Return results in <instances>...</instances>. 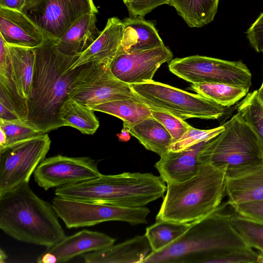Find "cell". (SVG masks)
<instances>
[{
	"mask_svg": "<svg viewBox=\"0 0 263 263\" xmlns=\"http://www.w3.org/2000/svg\"><path fill=\"white\" fill-rule=\"evenodd\" d=\"M90 109L114 116L130 126L152 116L151 109L147 105L141 100L133 99L109 101Z\"/></svg>",
	"mask_w": 263,
	"mask_h": 263,
	"instance_id": "83f0119b",
	"label": "cell"
},
{
	"mask_svg": "<svg viewBox=\"0 0 263 263\" xmlns=\"http://www.w3.org/2000/svg\"><path fill=\"white\" fill-rule=\"evenodd\" d=\"M111 62H94L82 65L71 83L68 96L88 108L115 100H141L130 85L114 76Z\"/></svg>",
	"mask_w": 263,
	"mask_h": 263,
	"instance_id": "ba28073f",
	"label": "cell"
},
{
	"mask_svg": "<svg viewBox=\"0 0 263 263\" xmlns=\"http://www.w3.org/2000/svg\"><path fill=\"white\" fill-rule=\"evenodd\" d=\"M171 0H128L125 4L130 16L144 17L159 6L170 5Z\"/></svg>",
	"mask_w": 263,
	"mask_h": 263,
	"instance_id": "8d00e7d4",
	"label": "cell"
},
{
	"mask_svg": "<svg viewBox=\"0 0 263 263\" xmlns=\"http://www.w3.org/2000/svg\"><path fill=\"white\" fill-rule=\"evenodd\" d=\"M152 117L160 122L172 137L174 143L179 140L191 126L174 115L159 109L151 108Z\"/></svg>",
	"mask_w": 263,
	"mask_h": 263,
	"instance_id": "d590c367",
	"label": "cell"
},
{
	"mask_svg": "<svg viewBox=\"0 0 263 263\" xmlns=\"http://www.w3.org/2000/svg\"><path fill=\"white\" fill-rule=\"evenodd\" d=\"M123 23V34L119 50L130 53L165 46L153 22L131 16Z\"/></svg>",
	"mask_w": 263,
	"mask_h": 263,
	"instance_id": "ffe728a7",
	"label": "cell"
},
{
	"mask_svg": "<svg viewBox=\"0 0 263 263\" xmlns=\"http://www.w3.org/2000/svg\"><path fill=\"white\" fill-rule=\"evenodd\" d=\"M96 13L79 17L56 43L58 48L67 55L80 54L100 35L96 27Z\"/></svg>",
	"mask_w": 263,
	"mask_h": 263,
	"instance_id": "7402d4cb",
	"label": "cell"
},
{
	"mask_svg": "<svg viewBox=\"0 0 263 263\" xmlns=\"http://www.w3.org/2000/svg\"><path fill=\"white\" fill-rule=\"evenodd\" d=\"M115 241V238L104 233L84 229L65 236L45 251L54 255L57 262H65L80 255L109 247Z\"/></svg>",
	"mask_w": 263,
	"mask_h": 263,
	"instance_id": "ac0fdd59",
	"label": "cell"
},
{
	"mask_svg": "<svg viewBox=\"0 0 263 263\" xmlns=\"http://www.w3.org/2000/svg\"><path fill=\"white\" fill-rule=\"evenodd\" d=\"M153 252L144 234L117 245L83 254L86 263H143Z\"/></svg>",
	"mask_w": 263,
	"mask_h": 263,
	"instance_id": "d6986e66",
	"label": "cell"
},
{
	"mask_svg": "<svg viewBox=\"0 0 263 263\" xmlns=\"http://www.w3.org/2000/svg\"><path fill=\"white\" fill-rule=\"evenodd\" d=\"M173 54L166 46L133 52L118 50L110 67L114 76L129 85L153 80L160 66L173 60Z\"/></svg>",
	"mask_w": 263,
	"mask_h": 263,
	"instance_id": "5bb4252c",
	"label": "cell"
},
{
	"mask_svg": "<svg viewBox=\"0 0 263 263\" xmlns=\"http://www.w3.org/2000/svg\"><path fill=\"white\" fill-rule=\"evenodd\" d=\"M167 185L149 173L103 175L79 183L56 188L57 196L78 201L139 208L162 197Z\"/></svg>",
	"mask_w": 263,
	"mask_h": 263,
	"instance_id": "277c9868",
	"label": "cell"
},
{
	"mask_svg": "<svg viewBox=\"0 0 263 263\" xmlns=\"http://www.w3.org/2000/svg\"><path fill=\"white\" fill-rule=\"evenodd\" d=\"M257 93L259 99L263 102V80L261 86L257 90Z\"/></svg>",
	"mask_w": 263,
	"mask_h": 263,
	"instance_id": "bcb514c9",
	"label": "cell"
},
{
	"mask_svg": "<svg viewBox=\"0 0 263 263\" xmlns=\"http://www.w3.org/2000/svg\"><path fill=\"white\" fill-rule=\"evenodd\" d=\"M22 12L57 42L79 17L98 10L92 0H26Z\"/></svg>",
	"mask_w": 263,
	"mask_h": 263,
	"instance_id": "7c38bea8",
	"label": "cell"
},
{
	"mask_svg": "<svg viewBox=\"0 0 263 263\" xmlns=\"http://www.w3.org/2000/svg\"><path fill=\"white\" fill-rule=\"evenodd\" d=\"M13 77L21 96L30 97L35 63L34 48L8 44Z\"/></svg>",
	"mask_w": 263,
	"mask_h": 263,
	"instance_id": "cb8c5ba5",
	"label": "cell"
},
{
	"mask_svg": "<svg viewBox=\"0 0 263 263\" xmlns=\"http://www.w3.org/2000/svg\"><path fill=\"white\" fill-rule=\"evenodd\" d=\"M52 204L59 218L68 229L93 226L109 221H124L133 226L145 224L150 213L145 206L127 208L58 196L53 198Z\"/></svg>",
	"mask_w": 263,
	"mask_h": 263,
	"instance_id": "9c48e42d",
	"label": "cell"
},
{
	"mask_svg": "<svg viewBox=\"0 0 263 263\" xmlns=\"http://www.w3.org/2000/svg\"><path fill=\"white\" fill-rule=\"evenodd\" d=\"M0 106V119L6 120H21L12 103L1 94Z\"/></svg>",
	"mask_w": 263,
	"mask_h": 263,
	"instance_id": "ab89813d",
	"label": "cell"
},
{
	"mask_svg": "<svg viewBox=\"0 0 263 263\" xmlns=\"http://www.w3.org/2000/svg\"><path fill=\"white\" fill-rule=\"evenodd\" d=\"M230 206L237 214L263 223V200L244 202Z\"/></svg>",
	"mask_w": 263,
	"mask_h": 263,
	"instance_id": "74e56055",
	"label": "cell"
},
{
	"mask_svg": "<svg viewBox=\"0 0 263 263\" xmlns=\"http://www.w3.org/2000/svg\"><path fill=\"white\" fill-rule=\"evenodd\" d=\"M36 261L39 263H55L57 259L53 254L44 251L38 257Z\"/></svg>",
	"mask_w": 263,
	"mask_h": 263,
	"instance_id": "b9f144b4",
	"label": "cell"
},
{
	"mask_svg": "<svg viewBox=\"0 0 263 263\" xmlns=\"http://www.w3.org/2000/svg\"><path fill=\"white\" fill-rule=\"evenodd\" d=\"M123 30V21L117 17L108 18L100 35L79 55L70 69L94 62H111L120 47Z\"/></svg>",
	"mask_w": 263,
	"mask_h": 263,
	"instance_id": "e0dca14e",
	"label": "cell"
},
{
	"mask_svg": "<svg viewBox=\"0 0 263 263\" xmlns=\"http://www.w3.org/2000/svg\"><path fill=\"white\" fill-rule=\"evenodd\" d=\"M228 204L263 200V164L248 170L227 175Z\"/></svg>",
	"mask_w": 263,
	"mask_h": 263,
	"instance_id": "44dd1931",
	"label": "cell"
},
{
	"mask_svg": "<svg viewBox=\"0 0 263 263\" xmlns=\"http://www.w3.org/2000/svg\"><path fill=\"white\" fill-rule=\"evenodd\" d=\"M7 258V255L5 252L1 249L0 251V262H4Z\"/></svg>",
	"mask_w": 263,
	"mask_h": 263,
	"instance_id": "f6af8a7d",
	"label": "cell"
},
{
	"mask_svg": "<svg viewBox=\"0 0 263 263\" xmlns=\"http://www.w3.org/2000/svg\"><path fill=\"white\" fill-rule=\"evenodd\" d=\"M98 162L89 157L58 155L45 158L35 170L33 176L39 186L47 191L98 177L102 174Z\"/></svg>",
	"mask_w": 263,
	"mask_h": 263,
	"instance_id": "4fadbf2b",
	"label": "cell"
},
{
	"mask_svg": "<svg viewBox=\"0 0 263 263\" xmlns=\"http://www.w3.org/2000/svg\"><path fill=\"white\" fill-rule=\"evenodd\" d=\"M0 149L4 147L7 143V137L4 132L0 129Z\"/></svg>",
	"mask_w": 263,
	"mask_h": 263,
	"instance_id": "ee69618b",
	"label": "cell"
},
{
	"mask_svg": "<svg viewBox=\"0 0 263 263\" xmlns=\"http://www.w3.org/2000/svg\"><path fill=\"white\" fill-rule=\"evenodd\" d=\"M208 141L201 142L179 152L168 151L160 156L154 166L163 181L166 184L179 183L194 176L200 166L199 153Z\"/></svg>",
	"mask_w": 263,
	"mask_h": 263,
	"instance_id": "2e32d148",
	"label": "cell"
},
{
	"mask_svg": "<svg viewBox=\"0 0 263 263\" xmlns=\"http://www.w3.org/2000/svg\"><path fill=\"white\" fill-rule=\"evenodd\" d=\"M130 134L129 133L128 129L125 126H123L121 133L117 134L119 139L121 141L126 142L130 139Z\"/></svg>",
	"mask_w": 263,
	"mask_h": 263,
	"instance_id": "7bdbcfd3",
	"label": "cell"
},
{
	"mask_svg": "<svg viewBox=\"0 0 263 263\" xmlns=\"http://www.w3.org/2000/svg\"><path fill=\"white\" fill-rule=\"evenodd\" d=\"M51 140L42 134L0 151V197L25 183L45 158Z\"/></svg>",
	"mask_w": 263,
	"mask_h": 263,
	"instance_id": "8fae6325",
	"label": "cell"
},
{
	"mask_svg": "<svg viewBox=\"0 0 263 263\" xmlns=\"http://www.w3.org/2000/svg\"><path fill=\"white\" fill-rule=\"evenodd\" d=\"M130 86L149 108L169 112L183 120L217 119L226 112V107L198 93H191L153 80Z\"/></svg>",
	"mask_w": 263,
	"mask_h": 263,
	"instance_id": "52a82bcc",
	"label": "cell"
},
{
	"mask_svg": "<svg viewBox=\"0 0 263 263\" xmlns=\"http://www.w3.org/2000/svg\"><path fill=\"white\" fill-rule=\"evenodd\" d=\"M168 68L172 73L192 84L217 82L248 88L252 85V74L241 61L195 55L173 59Z\"/></svg>",
	"mask_w": 263,
	"mask_h": 263,
	"instance_id": "30bf717a",
	"label": "cell"
},
{
	"mask_svg": "<svg viewBox=\"0 0 263 263\" xmlns=\"http://www.w3.org/2000/svg\"><path fill=\"white\" fill-rule=\"evenodd\" d=\"M35 63L32 89L28 100L27 122L43 134L63 126L60 109L69 97L70 87L82 66L70 67L80 54L67 55L55 41L45 37L34 48Z\"/></svg>",
	"mask_w": 263,
	"mask_h": 263,
	"instance_id": "6da1fadb",
	"label": "cell"
},
{
	"mask_svg": "<svg viewBox=\"0 0 263 263\" xmlns=\"http://www.w3.org/2000/svg\"><path fill=\"white\" fill-rule=\"evenodd\" d=\"M258 253L250 247L223 250L211 254L201 263H251L257 262Z\"/></svg>",
	"mask_w": 263,
	"mask_h": 263,
	"instance_id": "836d02e7",
	"label": "cell"
},
{
	"mask_svg": "<svg viewBox=\"0 0 263 263\" xmlns=\"http://www.w3.org/2000/svg\"><path fill=\"white\" fill-rule=\"evenodd\" d=\"M257 262H263V253L260 252L258 253Z\"/></svg>",
	"mask_w": 263,
	"mask_h": 263,
	"instance_id": "7dc6e473",
	"label": "cell"
},
{
	"mask_svg": "<svg viewBox=\"0 0 263 263\" xmlns=\"http://www.w3.org/2000/svg\"><path fill=\"white\" fill-rule=\"evenodd\" d=\"M227 171L200 164L197 173L182 182L166 184L156 221L189 224L215 211L226 195Z\"/></svg>",
	"mask_w": 263,
	"mask_h": 263,
	"instance_id": "3957f363",
	"label": "cell"
},
{
	"mask_svg": "<svg viewBox=\"0 0 263 263\" xmlns=\"http://www.w3.org/2000/svg\"><path fill=\"white\" fill-rule=\"evenodd\" d=\"M224 129L223 125L210 129H200L191 126L179 140L171 145L169 151H183L201 142L211 140Z\"/></svg>",
	"mask_w": 263,
	"mask_h": 263,
	"instance_id": "e575fe53",
	"label": "cell"
},
{
	"mask_svg": "<svg viewBox=\"0 0 263 263\" xmlns=\"http://www.w3.org/2000/svg\"><path fill=\"white\" fill-rule=\"evenodd\" d=\"M221 204L214 212L190 223L186 231L173 243L152 252L143 263L201 262L208 256L229 249L248 247L230 222V214Z\"/></svg>",
	"mask_w": 263,
	"mask_h": 263,
	"instance_id": "5b68a950",
	"label": "cell"
},
{
	"mask_svg": "<svg viewBox=\"0 0 263 263\" xmlns=\"http://www.w3.org/2000/svg\"><path fill=\"white\" fill-rule=\"evenodd\" d=\"M219 0H171L169 5L191 28H201L212 22Z\"/></svg>",
	"mask_w": 263,
	"mask_h": 263,
	"instance_id": "484cf974",
	"label": "cell"
},
{
	"mask_svg": "<svg viewBox=\"0 0 263 263\" xmlns=\"http://www.w3.org/2000/svg\"><path fill=\"white\" fill-rule=\"evenodd\" d=\"M237 110L256 134L263 152V102L257 90L248 93L238 105Z\"/></svg>",
	"mask_w": 263,
	"mask_h": 263,
	"instance_id": "4dcf8cb0",
	"label": "cell"
},
{
	"mask_svg": "<svg viewBox=\"0 0 263 263\" xmlns=\"http://www.w3.org/2000/svg\"><path fill=\"white\" fill-rule=\"evenodd\" d=\"M251 46L258 52H263V12L246 32Z\"/></svg>",
	"mask_w": 263,
	"mask_h": 263,
	"instance_id": "f35d334b",
	"label": "cell"
},
{
	"mask_svg": "<svg viewBox=\"0 0 263 263\" xmlns=\"http://www.w3.org/2000/svg\"><path fill=\"white\" fill-rule=\"evenodd\" d=\"M223 125L224 129L209 141L199 152L200 164L224 168L227 175L263 164V152L258 138L238 114Z\"/></svg>",
	"mask_w": 263,
	"mask_h": 263,
	"instance_id": "8992f818",
	"label": "cell"
},
{
	"mask_svg": "<svg viewBox=\"0 0 263 263\" xmlns=\"http://www.w3.org/2000/svg\"><path fill=\"white\" fill-rule=\"evenodd\" d=\"M230 222L233 228L251 248L263 253V223L241 216L230 214Z\"/></svg>",
	"mask_w": 263,
	"mask_h": 263,
	"instance_id": "1f68e13d",
	"label": "cell"
},
{
	"mask_svg": "<svg viewBox=\"0 0 263 263\" xmlns=\"http://www.w3.org/2000/svg\"><path fill=\"white\" fill-rule=\"evenodd\" d=\"M192 90L225 107L234 105L248 93L249 88L217 82L192 84Z\"/></svg>",
	"mask_w": 263,
	"mask_h": 263,
	"instance_id": "f1b7e54d",
	"label": "cell"
},
{
	"mask_svg": "<svg viewBox=\"0 0 263 263\" xmlns=\"http://www.w3.org/2000/svg\"><path fill=\"white\" fill-rule=\"evenodd\" d=\"M127 1L128 0H123L124 4H125L127 2Z\"/></svg>",
	"mask_w": 263,
	"mask_h": 263,
	"instance_id": "c3c4849f",
	"label": "cell"
},
{
	"mask_svg": "<svg viewBox=\"0 0 263 263\" xmlns=\"http://www.w3.org/2000/svg\"><path fill=\"white\" fill-rule=\"evenodd\" d=\"M52 204L39 197L29 183L0 197V228L21 242L49 248L66 236Z\"/></svg>",
	"mask_w": 263,
	"mask_h": 263,
	"instance_id": "7a4b0ae2",
	"label": "cell"
},
{
	"mask_svg": "<svg viewBox=\"0 0 263 263\" xmlns=\"http://www.w3.org/2000/svg\"><path fill=\"white\" fill-rule=\"evenodd\" d=\"M190 223L183 224L167 221H156L146 228L144 235L152 248L157 252L173 243L189 228Z\"/></svg>",
	"mask_w": 263,
	"mask_h": 263,
	"instance_id": "f546056e",
	"label": "cell"
},
{
	"mask_svg": "<svg viewBox=\"0 0 263 263\" xmlns=\"http://www.w3.org/2000/svg\"><path fill=\"white\" fill-rule=\"evenodd\" d=\"M123 126L146 149L160 156L168 152L174 143L172 137L164 126L152 116L133 126L125 123Z\"/></svg>",
	"mask_w": 263,
	"mask_h": 263,
	"instance_id": "603a6c76",
	"label": "cell"
},
{
	"mask_svg": "<svg viewBox=\"0 0 263 263\" xmlns=\"http://www.w3.org/2000/svg\"><path fill=\"white\" fill-rule=\"evenodd\" d=\"M93 111L69 97L60 109L59 118L63 126L72 127L82 134L93 135L100 125Z\"/></svg>",
	"mask_w": 263,
	"mask_h": 263,
	"instance_id": "4316f807",
	"label": "cell"
},
{
	"mask_svg": "<svg viewBox=\"0 0 263 263\" xmlns=\"http://www.w3.org/2000/svg\"><path fill=\"white\" fill-rule=\"evenodd\" d=\"M0 129L5 133L7 143L0 151L43 134L28 123L21 120H6L0 119Z\"/></svg>",
	"mask_w": 263,
	"mask_h": 263,
	"instance_id": "d6a6232c",
	"label": "cell"
},
{
	"mask_svg": "<svg viewBox=\"0 0 263 263\" xmlns=\"http://www.w3.org/2000/svg\"><path fill=\"white\" fill-rule=\"evenodd\" d=\"M26 0H0V7L22 11Z\"/></svg>",
	"mask_w": 263,
	"mask_h": 263,
	"instance_id": "60d3db41",
	"label": "cell"
},
{
	"mask_svg": "<svg viewBox=\"0 0 263 263\" xmlns=\"http://www.w3.org/2000/svg\"><path fill=\"white\" fill-rule=\"evenodd\" d=\"M0 40V94L12 103L21 119L27 122V101L21 96L15 84L7 44L1 36Z\"/></svg>",
	"mask_w": 263,
	"mask_h": 263,
	"instance_id": "d4e9b609",
	"label": "cell"
},
{
	"mask_svg": "<svg viewBox=\"0 0 263 263\" xmlns=\"http://www.w3.org/2000/svg\"><path fill=\"white\" fill-rule=\"evenodd\" d=\"M0 36L7 44L35 48L46 37L22 11L0 7Z\"/></svg>",
	"mask_w": 263,
	"mask_h": 263,
	"instance_id": "9a60e30c",
	"label": "cell"
}]
</instances>
